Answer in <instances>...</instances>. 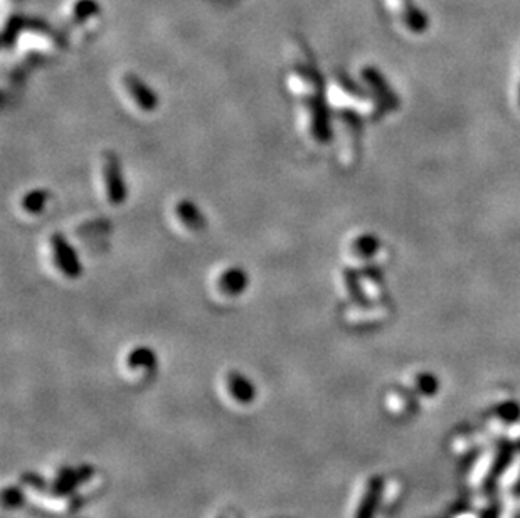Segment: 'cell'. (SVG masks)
Here are the masks:
<instances>
[{
  "label": "cell",
  "mask_w": 520,
  "mask_h": 518,
  "mask_svg": "<svg viewBox=\"0 0 520 518\" xmlns=\"http://www.w3.org/2000/svg\"><path fill=\"white\" fill-rule=\"evenodd\" d=\"M315 98H305L300 101L298 111H296V123L298 132L308 140V144L322 145L329 140L330 125L326 120L325 108Z\"/></svg>",
  "instance_id": "6"
},
{
  "label": "cell",
  "mask_w": 520,
  "mask_h": 518,
  "mask_svg": "<svg viewBox=\"0 0 520 518\" xmlns=\"http://www.w3.org/2000/svg\"><path fill=\"white\" fill-rule=\"evenodd\" d=\"M23 502H24V496L23 493H20V490H17V488L12 486L4 491V503H6L7 507H11V508L20 507Z\"/></svg>",
  "instance_id": "14"
},
{
  "label": "cell",
  "mask_w": 520,
  "mask_h": 518,
  "mask_svg": "<svg viewBox=\"0 0 520 518\" xmlns=\"http://www.w3.org/2000/svg\"><path fill=\"white\" fill-rule=\"evenodd\" d=\"M94 184L98 196L106 206L118 207L128 197V187L123 179L122 163L113 152H103L94 167Z\"/></svg>",
  "instance_id": "2"
},
{
  "label": "cell",
  "mask_w": 520,
  "mask_h": 518,
  "mask_svg": "<svg viewBox=\"0 0 520 518\" xmlns=\"http://www.w3.org/2000/svg\"><path fill=\"white\" fill-rule=\"evenodd\" d=\"M118 89L123 103L140 115H152L160 106L156 89L137 72L125 71L118 77Z\"/></svg>",
  "instance_id": "4"
},
{
  "label": "cell",
  "mask_w": 520,
  "mask_h": 518,
  "mask_svg": "<svg viewBox=\"0 0 520 518\" xmlns=\"http://www.w3.org/2000/svg\"><path fill=\"white\" fill-rule=\"evenodd\" d=\"M42 258L51 273L63 282H76L83 274V263L61 232H53L42 243Z\"/></svg>",
  "instance_id": "1"
},
{
  "label": "cell",
  "mask_w": 520,
  "mask_h": 518,
  "mask_svg": "<svg viewBox=\"0 0 520 518\" xmlns=\"http://www.w3.org/2000/svg\"><path fill=\"white\" fill-rule=\"evenodd\" d=\"M169 221L175 232L189 237L201 234L208 227L204 210L189 197H179L172 202L169 207Z\"/></svg>",
  "instance_id": "9"
},
{
  "label": "cell",
  "mask_w": 520,
  "mask_h": 518,
  "mask_svg": "<svg viewBox=\"0 0 520 518\" xmlns=\"http://www.w3.org/2000/svg\"><path fill=\"white\" fill-rule=\"evenodd\" d=\"M103 17L98 0H68L61 12L63 27L72 39L91 36L100 27Z\"/></svg>",
  "instance_id": "3"
},
{
  "label": "cell",
  "mask_w": 520,
  "mask_h": 518,
  "mask_svg": "<svg viewBox=\"0 0 520 518\" xmlns=\"http://www.w3.org/2000/svg\"><path fill=\"white\" fill-rule=\"evenodd\" d=\"M125 364L130 370H153L157 365V355L147 345H139L128 352Z\"/></svg>",
  "instance_id": "12"
},
{
  "label": "cell",
  "mask_w": 520,
  "mask_h": 518,
  "mask_svg": "<svg viewBox=\"0 0 520 518\" xmlns=\"http://www.w3.org/2000/svg\"><path fill=\"white\" fill-rule=\"evenodd\" d=\"M53 194L46 187H32L20 194L15 202L17 214L25 219H37L46 213Z\"/></svg>",
  "instance_id": "10"
},
{
  "label": "cell",
  "mask_w": 520,
  "mask_h": 518,
  "mask_svg": "<svg viewBox=\"0 0 520 518\" xmlns=\"http://www.w3.org/2000/svg\"><path fill=\"white\" fill-rule=\"evenodd\" d=\"M14 44L24 53L54 54L61 47L63 39L59 37L58 32H54V29H51L44 23L24 20L23 27L14 39Z\"/></svg>",
  "instance_id": "7"
},
{
  "label": "cell",
  "mask_w": 520,
  "mask_h": 518,
  "mask_svg": "<svg viewBox=\"0 0 520 518\" xmlns=\"http://www.w3.org/2000/svg\"><path fill=\"white\" fill-rule=\"evenodd\" d=\"M298 58L293 59L290 69L286 71L285 81L286 89L293 96L298 98H315L320 94L322 89V76L317 71L315 64L312 63L308 49L305 47L303 54L296 53Z\"/></svg>",
  "instance_id": "5"
},
{
  "label": "cell",
  "mask_w": 520,
  "mask_h": 518,
  "mask_svg": "<svg viewBox=\"0 0 520 518\" xmlns=\"http://www.w3.org/2000/svg\"><path fill=\"white\" fill-rule=\"evenodd\" d=\"M226 387L229 391V394L236 403L239 404H249L255 400V387L253 384L248 381L246 375H243L241 372H236V370H231V372L226 374Z\"/></svg>",
  "instance_id": "11"
},
{
  "label": "cell",
  "mask_w": 520,
  "mask_h": 518,
  "mask_svg": "<svg viewBox=\"0 0 520 518\" xmlns=\"http://www.w3.org/2000/svg\"><path fill=\"white\" fill-rule=\"evenodd\" d=\"M78 483H83V480H81V474H80V468L78 469L64 468L61 469V473L58 474V478H56V481L53 485L54 495H58V496L70 495L72 493V490L78 486Z\"/></svg>",
  "instance_id": "13"
},
{
  "label": "cell",
  "mask_w": 520,
  "mask_h": 518,
  "mask_svg": "<svg viewBox=\"0 0 520 518\" xmlns=\"http://www.w3.org/2000/svg\"><path fill=\"white\" fill-rule=\"evenodd\" d=\"M249 288V274L238 265L217 267L209 279V290L214 300L233 301L246 295Z\"/></svg>",
  "instance_id": "8"
}]
</instances>
